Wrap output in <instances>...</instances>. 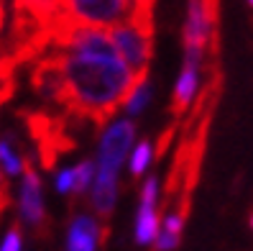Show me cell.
<instances>
[{"label": "cell", "instance_id": "6da1fadb", "mask_svg": "<svg viewBox=\"0 0 253 251\" xmlns=\"http://www.w3.org/2000/svg\"><path fill=\"white\" fill-rule=\"evenodd\" d=\"M136 80L108 28L80 26L69 18L31 62V87L43 100L62 115L102 128L123 108Z\"/></svg>", "mask_w": 253, "mask_h": 251}, {"label": "cell", "instance_id": "7a4b0ae2", "mask_svg": "<svg viewBox=\"0 0 253 251\" xmlns=\"http://www.w3.org/2000/svg\"><path fill=\"white\" fill-rule=\"evenodd\" d=\"M136 141V123L133 118L110 123L100 136L97 159H95V177L90 185V208L100 220L113 215L118 202V185H121V167L133 149Z\"/></svg>", "mask_w": 253, "mask_h": 251}, {"label": "cell", "instance_id": "3957f363", "mask_svg": "<svg viewBox=\"0 0 253 251\" xmlns=\"http://www.w3.org/2000/svg\"><path fill=\"white\" fill-rule=\"evenodd\" d=\"M108 34L115 44L118 54H121L126 59V64L133 69V75L146 77L148 64H151V54H154V23L128 18L123 23L108 28Z\"/></svg>", "mask_w": 253, "mask_h": 251}, {"label": "cell", "instance_id": "277c9868", "mask_svg": "<svg viewBox=\"0 0 253 251\" xmlns=\"http://www.w3.org/2000/svg\"><path fill=\"white\" fill-rule=\"evenodd\" d=\"M136 0H64V13L72 23L113 28L133 16Z\"/></svg>", "mask_w": 253, "mask_h": 251}, {"label": "cell", "instance_id": "5b68a950", "mask_svg": "<svg viewBox=\"0 0 253 251\" xmlns=\"http://www.w3.org/2000/svg\"><path fill=\"white\" fill-rule=\"evenodd\" d=\"M26 121H28V131H31V136L39 144L43 167H51L59 154L69 151L72 144L67 139V128H64L62 118H54L49 113L39 110V113H28Z\"/></svg>", "mask_w": 253, "mask_h": 251}, {"label": "cell", "instance_id": "8992f818", "mask_svg": "<svg viewBox=\"0 0 253 251\" xmlns=\"http://www.w3.org/2000/svg\"><path fill=\"white\" fill-rule=\"evenodd\" d=\"M18 213L21 220L34 228L36 233L43 231L46 226V210H43V187H41V177L36 172V167L31 164V159H26L23 167V180H21V190H18Z\"/></svg>", "mask_w": 253, "mask_h": 251}, {"label": "cell", "instance_id": "52a82bcc", "mask_svg": "<svg viewBox=\"0 0 253 251\" xmlns=\"http://www.w3.org/2000/svg\"><path fill=\"white\" fill-rule=\"evenodd\" d=\"M156 198H159V177L151 174L146 177V182L141 187V200H138V213H136V244L148 246L156 241V233L161 226V218L156 210Z\"/></svg>", "mask_w": 253, "mask_h": 251}, {"label": "cell", "instance_id": "ba28073f", "mask_svg": "<svg viewBox=\"0 0 253 251\" xmlns=\"http://www.w3.org/2000/svg\"><path fill=\"white\" fill-rule=\"evenodd\" d=\"M105 239L108 226H102L97 215L84 210L72 213L67 228V251H97V246L105 244Z\"/></svg>", "mask_w": 253, "mask_h": 251}, {"label": "cell", "instance_id": "9c48e42d", "mask_svg": "<svg viewBox=\"0 0 253 251\" xmlns=\"http://www.w3.org/2000/svg\"><path fill=\"white\" fill-rule=\"evenodd\" d=\"M200 69H202L200 62L184 59L182 72H179L176 85H174V95H171V113L174 115L187 113V108L192 105V100H195V95L200 90Z\"/></svg>", "mask_w": 253, "mask_h": 251}, {"label": "cell", "instance_id": "30bf717a", "mask_svg": "<svg viewBox=\"0 0 253 251\" xmlns=\"http://www.w3.org/2000/svg\"><path fill=\"white\" fill-rule=\"evenodd\" d=\"M184 220H187V208L179 205L176 210L167 213L161 218V226L156 233V251H174L176 246L182 244V233H184Z\"/></svg>", "mask_w": 253, "mask_h": 251}, {"label": "cell", "instance_id": "8fae6325", "mask_svg": "<svg viewBox=\"0 0 253 251\" xmlns=\"http://www.w3.org/2000/svg\"><path fill=\"white\" fill-rule=\"evenodd\" d=\"M16 62L13 56L8 54V47H5V39H0V105L13 95L16 90Z\"/></svg>", "mask_w": 253, "mask_h": 251}, {"label": "cell", "instance_id": "7c38bea8", "mask_svg": "<svg viewBox=\"0 0 253 251\" xmlns=\"http://www.w3.org/2000/svg\"><path fill=\"white\" fill-rule=\"evenodd\" d=\"M23 167H26V156L18 151V146L10 139L0 136V169H3V174L5 177L23 174Z\"/></svg>", "mask_w": 253, "mask_h": 251}, {"label": "cell", "instance_id": "4fadbf2b", "mask_svg": "<svg viewBox=\"0 0 253 251\" xmlns=\"http://www.w3.org/2000/svg\"><path fill=\"white\" fill-rule=\"evenodd\" d=\"M148 98H151V85H148V75H146V77H138L136 82H133L130 93H128V98L123 102L126 115L136 118L138 113H143V108L148 105Z\"/></svg>", "mask_w": 253, "mask_h": 251}, {"label": "cell", "instance_id": "5bb4252c", "mask_svg": "<svg viewBox=\"0 0 253 251\" xmlns=\"http://www.w3.org/2000/svg\"><path fill=\"white\" fill-rule=\"evenodd\" d=\"M154 161V144L151 141H141L136 149H133V156H130V174L133 177H143L146 169L151 167Z\"/></svg>", "mask_w": 253, "mask_h": 251}, {"label": "cell", "instance_id": "9a60e30c", "mask_svg": "<svg viewBox=\"0 0 253 251\" xmlns=\"http://www.w3.org/2000/svg\"><path fill=\"white\" fill-rule=\"evenodd\" d=\"M92 177H95V161L92 159L80 161V164L74 167V195L82 198L84 193H90Z\"/></svg>", "mask_w": 253, "mask_h": 251}, {"label": "cell", "instance_id": "2e32d148", "mask_svg": "<svg viewBox=\"0 0 253 251\" xmlns=\"http://www.w3.org/2000/svg\"><path fill=\"white\" fill-rule=\"evenodd\" d=\"M0 251H23V236H21V226L13 223L5 233L3 244H0Z\"/></svg>", "mask_w": 253, "mask_h": 251}, {"label": "cell", "instance_id": "e0dca14e", "mask_svg": "<svg viewBox=\"0 0 253 251\" xmlns=\"http://www.w3.org/2000/svg\"><path fill=\"white\" fill-rule=\"evenodd\" d=\"M56 190L62 195H74V167H64L56 172Z\"/></svg>", "mask_w": 253, "mask_h": 251}, {"label": "cell", "instance_id": "ac0fdd59", "mask_svg": "<svg viewBox=\"0 0 253 251\" xmlns=\"http://www.w3.org/2000/svg\"><path fill=\"white\" fill-rule=\"evenodd\" d=\"M5 23H8V10L5 0H0V39H5Z\"/></svg>", "mask_w": 253, "mask_h": 251}, {"label": "cell", "instance_id": "d6986e66", "mask_svg": "<svg viewBox=\"0 0 253 251\" xmlns=\"http://www.w3.org/2000/svg\"><path fill=\"white\" fill-rule=\"evenodd\" d=\"M0 200H3V202H10V195H8V180H5L3 169H0Z\"/></svg>", "mask_w": 253, "mask_h": 251}, {"label": "cell", "instance_id": "ffe728a7", "mask_svg": "<svg viewBox=\"0 0 253 251\" xmlns=\"http://www.w3.org/2000/svg\"><path fill=\"white\" fill-rule=\"evenodd\" d=\"M8 208V202H3V200H0V215H3V210Z\"/></svg>", "mask_w": 253, "mask_h": 251}, {"label": "cell", "instance_id": "44dd1931", "mask_svg": "<svg viewBox=\"0 0 253 251\" xmlns=\"http://www.w3.org/2000/svg\"><path fill=\"white\" fill-rule=\"evenodd\" d=\"M248 223H251V231H253V213H251V218H248Z\"/></svg>", "mask_w": 253, "mask_h": 251}, {"label": "cell", "instance_id": "7402d4cb", "mask_svg": "<svg viewBox=\"0 0 253 251\" xmlns=\"http://www.w3.org/2000/svg\"><path fill=\"white\" fill-rule=\"evenodd\" d=\"M248 5H251V8H253V0H248Z\"/></svg>", "mask_w": 253, "mask_h": 251}]
</instances>
